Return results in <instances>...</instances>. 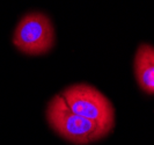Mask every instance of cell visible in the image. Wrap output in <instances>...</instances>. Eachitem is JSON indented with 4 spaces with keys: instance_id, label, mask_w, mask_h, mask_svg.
<instances>
[{
    "instance_id": "cell-1",
    "label": "cell",
    "mask_w": 154,
    "mask_h": 145,
    "mask_svg": "<svg viewBox=\"0 0 154 145\" xmlns=\"http://www.w3.org/2000/svg\"><path fill=\"white\" fill-rule=\"evenodd\" d=\"M46 118L59 136L77 145L89 144L109 134L95 122L75 114L60 94L50 100L46 108Z\"/></svg>"
},
{
    "instance_id": "cell-2",
    "label": "cell",
    "mask_w": 154,
    "mask_h": 145,
    "mask_svg": "<svg viewBox=\"0 0 154 145\" xmlns=\"http://www.w3.org/2000/svg\"><path fill=\"white\" fill-rule=\"evenodd\" d=\"M60 95L75 114L95 122L107 132L114 129V107L97 88L87 84H75L65 88Z\"/></svg>"
},
{
    "instance_id": "cell-3",
    "label": "cell",
    "mask_w": 154,
    "mask_h": 145,
    "mask_svg": "<svg viewBox=\"0 0 154 145\" xmlns=\"http://www.w3.org/2000/svg\"><path fill=\"white\" fill-rule=\"evenodd\" d=\"M13 44L30 56L50 51L54 44V29L49 16L38 12L26 14L14 30Z\"/></svg>"
},
{
    "instance_id": "cell-4",
    "label": "cell",
    "mask_w": 154,
    "mask_h": 145,
    "mask_svg": "<svg viewBox=\"0 0 154 145\" xmlns=\"http://www.w3.org/2000/svg\"><path fill=\"white\" fill-rule=\"evenodd\" d=\"M134 73L141 90L154 94V46L144 43L134 56Z\"/></svg>"
}]
</instances>
